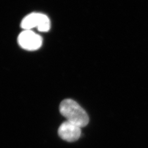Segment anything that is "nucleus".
I'll use <instances>...</instances> for the list:
<instances>
[{
	"mask_svg": "<svg viewBox=\"0 0 148 148\" xmlns=\"http://www.w3.org/2000/svg\"><path fill=\"white\" fill-rule=\"evenodd\" d=\"M21 26L24 30H32L37 27L39 32H47L51 27V22L49 18L45 14L32 13L23 19Z\"/></svg>",
	"mask_w": 148,
	"mask_h": 148,
	"instance_id": "nucleus-2",
	"label": "nucleus"
},
{
	"mask_svg": "<svg viewBox=\"0 0 148 148\" xmlns=\"http://www.w3.org/2000/svg\"><path fill=\"white\" fill-rule=\"evenodd\" d=\"M59 111L66 121L79 127L86 126L89 122V117L85 110L75 101L66 99L59 106Z\"/></svg>",
	"mask_w": 148,
	"mask_h": 148,
	"instance_id": "nucleus-1",
	"label": "nucleus"
},
{
	"mask_svg": "<svg viewBox=\"0 0 148 148\" xmlns=\"http://www.w3.org/2000/svg\"><path fill=\"white\" fill-rule=\"evenodd\" d=\"M18 42L22 48L27 51H36L41 47L42 38L32 30H24L18 37Z\"/></svg>",
	"mask_w": 148,
	"mask_h": 148,
	"instance_id": "nucleus-3",
	"label": "nucleus"
},
{
	"mask_svg": "<svg viewBox=\"0 0 148 148\" xmlns=\"http://www.w3.org/2000/svg\"><path fill=\"white\" fill-rule=\"evenodd\" d=\"M59 137L68 142H74L79 139L81 134V127L66 121L59 127Z\"/></svg>",
	"mask_w": 148,
	"mask_h": 148,
	"instance_id": "nucleus-4",
	"label": "nucleus"
}]
</instances>
